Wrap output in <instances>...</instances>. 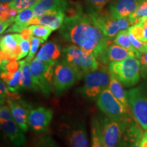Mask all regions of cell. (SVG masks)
<instances>
[{
    "mask_svg": "<svg viewBox=\"0 0 147 147\" xmlns=\"http://www.w3.org/2000/svg\"><path fill=\"white\" fill-rule=\"evenodd\" d=\"M59 32L64 39L93 55L99 63L112 42L106 38L94 14L91 12L86 14L81 11L65 17Z\"/></svg>",
    "mask_w": 147,
    "mask_h": 147,
    "instance_id": "1",
    "label": "cell"
},
{
    "mask_svg": "<svg viewBox=\"0 0 147 147\" xmlns=\"http://www.w3.org/2000/svg\"><path fill=\"white\" fill-rule=\"evenodd\" d=\"M57 62H45L35 58L29 63L34 83L45 96L49 97L54 90V74Z\"/></svg>",
    "mask_w": 147,
    "mask_h": 147,
    "instance_id": "2",
    "label": "cell"
},
{
    "mask_svg": "<svg viewBox=\"0 0 147 147\" xmlns=\"http://www.w3.org/2000/svg\"><path fill=\"white\" fill-rule=\"evenodd\" d=\"M140 70V61L135 57H129L120 61L111 62L108 65L109 72L115 75L126 87H131L138 82Z\"/></svg>",
    "mask_w": 147,
    "mask_h": 147,
    "instance_id": "3",
    "label": "cell"
},
{
    "mask_svg": "<svg viewBox=\"0 0 147 147\" xmlns=\"http://www.w3.org/2000/svg\"><path fill=\"white\" fill-rule=\"evenodd\" d=\"M63 59L71 64L85 76L100 68V63L93 55L84 52L78 47L71 45L62 49Z\"/></svg>",
    "mask_w": 147,
    "mask_h": 147,
    "instance_id": "4",
    "label": "cell"
},
{
    "mask_svg": "<svg viewBox=\"0 0 147 147\" xmlns=\"http://www.w3.org/2000/svg\"><path fill=\"white\" fill-rule=\"evenodd\" d=\"M97 106L112 120L129 123V110L114 96L108 88L104 89L97 99Z\"/></svg>",
    "mask_w": 147,
    "mask_h": 147,
    "instance_id": "5",
    "label": "cell"
},
{
    "mask_svg": "<svg viewBox=\"0 0 147 147\" xmlns=\"http://www.w3.org/2000/svg\"><path fill=\"white\" fill-rule=\"evenodd\" d=\"M83 76L76 67L63 59L57 62L54 74V91L60 96Z\"/></svg>",
    "mask_w": 147,
    "mask_h": 147,
    "instance_id": "6",
    "label": "cell"
},
{
    "mask_svg": "<svg viewBox=\"0 0 147 147\" xmlns=\"http://www.w3.org/2000/svg\"><path fill=\"white\" fill-rule=\"evenodd\" d=\"M110 80L109 71L100 67L84 76V84L80 93L90 100H97L100 93L108 87Z\"/></svg>",
    "mask_w": 147,
    "mask_h": 147,
    "instance_id": "7",
    "label": "cell"
},
{
    "mask_svg": "<svg viewBox=\"0 0 147 147\" xmlns=\"http://www.w3.org/2000/svg\"><path fill=\"white\" fill-rule=\"evenodd\" d=\"M100 123L105 147H120L123 134L129 123L112 120L108 117Z\"/></svg>",
    "mask_w": 147,
    "mask_h": 147,
    "instance_id": "8",
    "label": "cell"
},
{
    "mask_svg": "<svg viewBox=\"0 0 147 147\" xmlns=\"http://www.w3.org/2000/svg\"><path fill=\"white\" fill-rule=\"evenodd\" d=\"M129 106L135 121L142 129H147V97L139 88L127 91Z\"/></svg>",
    "mask_w": 147,
    "mask_h": 147,
    "instance_id": "9",
    "label": "cell"
},
{
    "mask_svg": "<svg viewBox=\"0 0 147 147\" xmlns=\"http://www.w3.org/2000/svg\"><path fill=\"white\" fill-rule=\"evenodd\" d=\"M92 13V12H91ZM96 18L103 32L108 40H113L119 32L129 29L131 25L128 18L116 19L112 18L108 12H102L100 13H93Z\"/></svg>",
    "mask_w": 147,
    "mask_h": 147,
    "instance_id": "10",
    "label": "cell"
},
{
    "mask_svg": "<svg viewBox=\"0 0 147 147\" xmlns=\"http://www.w3.org/2000/svg\"><path fill=\"white\" fill-rule=\"evenodd\" d=\"M53 112L51 108L38 107L29 110L28 123L30 127L36 132L46 131L53 119Z\"/></svg>",
    "mask_w": 147,
    "mask_h": 147,
    "instance_id": "11",
    "label": "cell"
},
{
    "mask_svg": "<svg viewBox=\"0 0 147 147\" xmlns=\"http://www.w3.org/2000/svg\"><path fill=\"white\" fill-rule=\"evenodd\" d=\"M63 131L69 147H89L87 129L83 123L66 125Z\"/></svg>",
    "mask_w": 147,
    "mask_h": 147,
    "instance_id": "12",
    "label": "cell"
},
{
    "mask_svg": "<svg viewBox=\"0 0 147 147\" xmlns=\"http://www.w3.org/2000/svg\"><path fill=\"white\" fill-rule=\"evenodd\" d=\"M141 0H113L108 5V14L116 19L128 18L135 12Z\"/></svg>",
    "mask_w": 147,
    "mask_h": 147,
    "instance_id": "13",
    "label": "cell"
},
{
    "mask_svg": "<svg viewBox=\"0 0 147 147\" xmlns=\"http://www.w3.org/2000/svg\"><path fill=\"white\" fill-rule=\"evenodd\" d=\"M140 57L141 55H138L137 53L128 50L125 48L120 47L115 44H110L106 49L100 63L107 65L111 62L120 61L129 57H135L140 59Z\"/></svg>",
    "mask_w": 147,
    "mask_h": 147,
    "instance_id": "14",
    "label": "cell"
},
{
    "mask_svg": "<svg viewBox=\"0 0 147 147\" xmlns=\"http://www.w3.org/2000/svg\"><path fill=\"white\" fill-rule=\"evenodd\" d=\"M65 18V13L62 11H53L47 12L42 16L34 17L29 21V26L32 25H41L49 27L53 31L61 27Z\"/></svg>",
    "mask_w": 147,
    "mask_h": 147,
    "instance_id": "15",
    "label": "cell"
},
{
    "mask_svg": "<svg viewBox=\"0 0 147 147\" xmlns=\"http://www.w3.org/2000/svg\"><path fill=\"white\" fill-rule=\"evenodd\" d=\"M68 6L67 0H40L36 5L32 7V9L34 17H38L53 11H62L65 13Z\"/></svg>",
    "mask_w": 147,
    "mask_h": 147,
    "instance_id": "16",
    "label": "cell"
},
{
    "mask_svg": "<svg viewBox=\"0 0 147 147\" xmlns=\"http://www.w3.org/2000/svg\"><path fill=\"white\" fill-rule=\"evenodd\" d=\"M9 107L11 110L12 117L15 122L23 132L28 130V113L27 108L25 107V104L17 102L12 99H7Z\"/></svg>",
    "mask_w": 147,
    "mask_h": 147,
    "instance_id": "17",
    "label": "cell"
},
{
    "mask_svg": "<svg viewBox=\"0 0 147 147\" xmlns=\"http://www.w3.org/2000/svg\"><path fill=\"white\" fill-rule=\"evenodd\" d=\"M1 127L3 132L9 139L16 146H23L26 143V139L23 131L14 119L9 121H1Z\"/></svg>",
    "mask_w": 147,
    "mask_h": 147,
    "instance_id": "18",
    "label": "cell"
},
{
    "mask_svg": "<svg viewBox=\"0 0 147 147\" xmlns=\"http://www.w3.org/2000/svg\"><path fill=\"white\" fill-rule=\"evenodd\" d=\"M61 55L59 47L55 42H49L42 45L36 55V59L45 62L57 61Z\"/></svg>",
    "mask_w": 147,
    "mask_h": 147,
    "instance_id": "19",
    "label": "cell"
},
{
    "mask_svg": "<svg viewBox=\"0 0 147 147\" xmlns=\"http://www.w3.org/2000/svg\"><path fill=\"white\" fill-rule=\"evenodd\" d=\"M142 131L138 124L131 122L125 132V142L128 147H140V142L143 136Z\"/></svg>",
    "mask_w": 147,
    "mask_h": 147,
    "instance_id": "20",
    "label": "cell"
},
{
    "mask_svg": "<svg viewBox=\"0 0 147 147\" xmlns=\"http://www.w3.org/2000/svg\"><path fill=\"white\" fill-rule=\"evenodd\" d=\"M110 83L108 85V89L111 93H113L114 96L120 102L121 104L125 107L127 109L129 110V106L127 100V92L125 91L123 87L122 83L119 81L118 78L116 77L113 74L110 73Z\"/></svg>",
    "mask_w": 147,
    "mask_h": 147,
    "instance_id": "21",
    "label": "cell"
},
{
    "mask_svg": "<svg viewBox=\"0 0 147 147\" xmlns=\"http://www.w3.org/2000/svg\"><path fill=\"white\" fill-rule=\"evenodd\" d=\"M22 72V87L23 89L38 91V87L34 83L32 72L30 69V64L25 60L18 61Z\"/></svg>",
    "mask_w": 147,
    "mask_h": 147,
    "instance_id": "22",
    "label": "cell"
},
{
    "mask_svg": "<svg viewBox=\"0 0 147 147\" xmlns=\"http://www.w3.org/2000/svg\"><path fill=\"white\" fill-rule=\"evenodd\" d=\"M22 40L21 34H7L1 37L0 41L1 51H5L11 55L14 49L20 45Z\"/></svg>",
    "mask_w": 147,
    "mask_h": 147,
    "instance_id": "23",
    "label": "cell"
},
{
    "mask_svg": "<svg viewBox=\"0 0 147 147\" xmlns=\"http://www.w3.org/2000/svg\"><path fill=\"white\" fill-rule=\"evenodd\" d=\"M91 147H105L100 121L95 117H93L91 120Z\"/></svg>",
    "mask_w": 147,
    "mask_h": 147,
    "instance_id": "24",
    "label": "cell"
},
{
    "mask_svg": "<svg viewBox=\"0 0 147 147\" xmlns=\"http://www.w3.org/2000/svg\"><path fill=\"white\" fill-rule=\"evenodd\" d=\"M130 33L129 29H125V30L121 31L116 36V37L114 39V43L115 45L120 46L125 49L130 50L133 52L137 53L138 55H142L141 53L137 52L135 49H134L133 46L131 45V40H130Z\"/></svg>",
    "mask_w": 147,
    "mask_h": 147,
    "instance_id": "25",
    "label": "cell"
},
{
    "mask_svg": "<svg viewBox=\"0 0 147 147\" xmlns=\"http://www.w3.org/2000/svg\"><path fill=\"white\" fill-rule=\"evenodd\" d=\"M145 17H147V0H141L135 12L129 16V19L131 25H134Z\"/></svg>",
    "mask_w": 147,
    "mask_h": 147,
    "instance_id": "26",
    "label": "cell"
},
{
    "mask_svg": "<svg viewBox=\"0 0 147 147\" xmlns=\"http://www.w3.org/2000/svg\"><path fill=\"white\" fill-rule=\"evenodd\" d=\"M86 6L87 7L88 12L100 13L108 3L113 0H84Z\"/></svg>",
    "mask_w": 147,
    "mask_h": 147,
    "instance_id": "27",
    "label": "cell"
},
{
    "mask_svg": "<svg viewBox=\"0 0 147 147\" xmlns=\"http://www.w3.org/2000/svg\"><path fill=\"white\" fill-rule=\"evenodd\" d=\"M32 30L33 36L41 38L44 41H47L48 38L51 34L53 30L49 27L41 25H32L29 26Z\"/></svg>",
    "mask_w": 147,
    "mask_h": 147,
    "instance_id": "28",
    "label": "cell"
},
{
    "mask_svg": "<svg viewBox=\"0 0 147 147\" xmlns=\"http://www.w3.org/2000/svg\"><path fill=\"white\" fill-rule=\"evenodd\" d=\"M40 0H13L10 3V8L15 9L18 12L31 8L36 5Z\"/></svg>",
    "mask_w": 147,
    "mask_h": 147,
    "instance_id": "29",
    "label": "cell"
},
{
    "mask_svg": "<svg viewBox=\"0 0 147 147\" xmlns=\"http://www.w3.org/2000/svg\"><path fill=\"white\" fill-rule=\"evenodd\" d=\"M34 18V13L32 8H27L18 12V14L14 18V23L27 24L29 26V21Z\"/></svg>",
    "mask_w": 147,
    "mask_h": 147,
    "instance_id": "30",
    "label": "cell"
},
{
    "mask_svg": "<svg viewBox=\"0 0 147 147\" xmlns=\"http://www.w3.org/2000/svg\"><path fill=\"white\" fill-rule=\"evenodd\" d=\"M29 41H30V43H31L30 51H29V55H27V57L26 58L25 61L30 63V62L34 59V55H36V53L37 52V51H38L40 45L43 43L45 41H44L43 40H42L41 38H37V37H35V36H32Z\"/></svg>",
    "mask_w": 147,
    "mask_h": 147,
    "instance_id": "31",
    "label": "cell"
},
{
    "mask_svg": "<svg viewBox=\"0 0 147 147\" xmlns=\"http://www.w3.org/2000/svg\"><path fill=\"white\" fill-rule=\"evenodd\" d=\"M130 33V32H129ZM130 40H131V45L133 46L134 49H135L137 52L141 54L147 53V42L141 41L136 38H135L131 33H130Z\"/></svg>",
    "mask_w": 147,
    "mask_h": 147,
    "instance_id": "32",
    "label": "cell"
},
{
    "mask_svg": "<svg viewBox=\"0 0 147 147\" xmlns=\"http://www.w3.org/2000/svg\"><path fill=\"white\" fill-rule=\"evenodd\" d=\"M20 47H21V55H20V56L18 57V61H20L29 55V51H30V47H31L30 41L27 40L23 39L21 40V43H20Z\"/></svg>",
    "mask_w": 147,
    "mask_h": 147,
    "instance_id": "33",
    "label": "cell"
},
{
    "mask_svg": "<svg viewBox=\"0 0 147 147\" xmlns=\"http://www.w3.org/2000/svg\"><path fill=\"white\" fill-rule=\"evenodd\" d=\"M0 119H1V121L14 119L9 106L4 105V104L1 106V108H0Z\"/></svg>",
    "mask_w": 147,
    "mask_h": 147,
    "instance_id": "34",
    "label": "cell"
},
{
    "mask_svg": "<svg viewBox=\"0 0 147 147\" xmlns=\"http://www.w3.org/2000/svg\"><path fill=\"white\" fill-rule=\"evenodd\" d=\"M8 94V89L7 84L1 79L0 82V98H1V106L3 105L5 99H7Z\"/></svg>",
    "mask_w": 147,
    "mask_h": 147,
    "instance_id": "35",
    "label": "cell"
},
{
    "mask_svg": "<svg viewBox=\"0 0 147 147\" xmlns=\"http://www.w3.org/2000/svg\"><path fill=\"white\" fill-rule=\"evenodd\" d=\"M37 147H58V146L53 139L47 137L38 141Z\"/></svg>",
    "mask_w": 147,
    "mask_h": 147,
    "instance_id": "36",
    "label": "cell"
},
{
    "mask_svg": "<svg viewBox=\"0 0 147 147\" xmlns=\"http://www.w3.org/2000/svg\"><path fill=\"white\" fill-rule=\"evenodd\" d=\"M29 25L27 24H21L18 23H14L12 26L8 29L7 32H18L21 33L23 29L28 27Z\"/></svg>",
    "mask_w": 147,
    "mask_h": 147,
    "instance_id": "37",
    "label": "cell"
},
{
    "mask_svg": "<svg viewBox=\"0 0 147 147\" xmlns=\"http://www.w3.org/2000/svg\"><path fill=\"white\" fill-rule=\"evenodd\" d=\"M140 61L141 63V71L143 75H146L147 74V53L142 54Z\"/></svg>",
    "mask_w": 147,
    "mask_h": 147,
    "instance_id": "38",
    "label": "cell"
},
{
    "mask_svg": "<svg viewBox=\"0 0 147 147\" xmlns=\"http://www.w3.org/2000/svg\"><path fill=\"white\" fill-rule=\"evenodd\" d=\"M14 18L15 17L11 18L8 21H1V23H0V34H2L3 33H4L5 29L8 28L10 25L14 23Z\"/></svg>",
    "mask_w": 147,
    "mask_h": 147,
    "instance_id": "39",
    "label": "cell"
},
{
    "mask_svg": "<svg viewBox=\"0 0 147 147\" xmlns=\"http://www.w3.org/2000/svg\"><path fill=\"white\" fill-rule=\"evenodd\" d=\"M138 23L141 26V27H142L144 40L147 42V17L143 18L142 19H141Z\"/></svg>",
    "mask_w": 147,
    "mask_h": 147,
    "instance_id": "40",
    "label": "cell"
},
{
    "mask_svg": "<svg viewBox=\"0 0 147 147\" xmlns=\"http://www.w3.org/2000/svg\"><path fill=\"white\" fill-rule=\"evenodd\" d=\"M20 34H21V36L23 39L27 40H30L31 38H32V37L34 36H33L32 30H31V29L29 28V27H27V28H25V29H23V30L20 33Z\"/></svg>",
    "mask_w": 147,
    "mask_h": 147,
    "instance_id": "41",
    "label": "cell"
},
{
    "mask_svg": "<svg viewBox=\"0 0 147 147\" xmlns=\"http://www.w3.org/2000/svg\"><path fill=\"white\" fill-rule=\"evenodd\" d=\"M140 147H147V131L143 135L141 140Z\"/></svg>",
    "mask_w": 147,
    "mask_h": 147,
    "instance_id": "42",
    "label": "cell"
},
{
    "mask_svg": "<svg viewBox=\"0 0 147 147\" xmlns=\"http://www.w3.org/2000/svg\"><path fill=\"white\" fill-rule=\"evenodd\" d=\"M1 1V3H8V2H11L13 0H0Z\"/></svg>",
    "mask_w": 147,
    "mask_h": 147,
    "instance_id": "43",
    "label": "cell"
},
{
    "mask_svg": "<svg viewBox=\"0 0 147 147\" xmlns=\"http://www.w3.org/2000/svg\"><path fill=\"white\" fill-rule=\"evenodd\" d=\"M146 131H147V129H146Z\"/></svg>",
    "mask_w": 147,
    "mask_h": 147,
    "instance_id": "44",
    "label": "cell"
},
{
    "mask_svg": "<svg viewBox=\"0 0 147 147\" xmlns=\"http://www.w3.org/2000/svg\"></svg>",
    "mask_w": 147,
    "mask_h": 147,
    "instance_id": "45",
    "label": "cell"
}]
</instances>
